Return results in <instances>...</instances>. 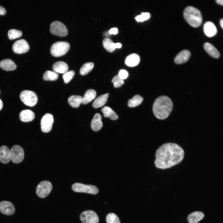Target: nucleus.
Listing matches in <instances>:
<instances>
[{
  "instance_id": "obj_39",
  "label": "nucleus",
  "mask_w": 223,
  "mask_h": 223,
  "mask_svg": "<svg viewBox=\"0 0 223 223\" xmlns=\"http://www.w3.org/2000/svg\"><path fill=\"white\" fill-rule=\"evenodd\" d=\"M121 46V44L119 43H115L113 42L112 44V47L114 50H115L116 48H120Z\"/></svg>"
},
{
  "instance_id": "obj_38",
  "label": "nucleus",
  "mask_w": 223,
  "mask_h": 223,
  "mask_svg": "<svg viewBox=\"0 0 223 223\" xmlns=\"http://www.w3.org/2000/svg\"><path fill=\"white\" fill-rule=\"evenodd\" d=\"M118 30L117 28H111L109 31V33L111 34H116L118 33Z\"/></svg>"
},
{
  "instance_id": "obj_40",
  "label": "nucleus",
  "mask_w": 223,
  "mask_h": 223,
  "mask_svg": "<svg viewBox=\"0 0 223 223\" xmlns=\"http://www.w3.org/2000/svg\"><path fill=\"white\" fill-rule=\"evenodd\" d=\"M6 12L5 8L0 5V15H4Z\"/></svg>"
},
{
  "instance_id": "obj_24",
  "label": "nucleus",
  "mask_w": 223,
  "mask_h": 223,
  "mask_svg": "<svg viewBox=\"0 0 223 223\" xmlns=\"http://www.w3.org/2000/svg\"><path fill=\"white\" fill-rule=\"evenodd\" d=\"M101 111L105 117H108L112 120H115L118 118L116 113L109 107H104L102 109Z\"/></svg>"
},
{
  "instance_id": "obj_26",
  "label": "nucleus",
  "mask_w": 223,
  "mask_h": 223,
  "mask_svg": "<svg viewBox=\"0 0 223 223\" xmlns=\"http://www.w3.org/2000/svg\"><path fill=\"white\" fill-rule=\"evenodd\" d=\"M109 94L106 93L98 97L93 103V107L94 108H98L103 106L107 101Z\"/></svg>"
},
{
  "instance_id": "obj_18",
  "label": "nucleus",
  "mask_w": 223,
  "mask_h": 223,
  "mask_svg": "<svg viewBox=\"0 0 223 223\" xmlns=\"http://www.w3.org/2000/svg\"><path fill=\"white\" fill-rule=\"evenodd\" d=\"M35 118L34 112L30 110H22L19 114V118L21 121L24 122H28L32 121Z\"/></svg>"
},
{
  "instance_id": "obj_3",
  "label": "nucleus",
  "mask_w": 223,
  "mask_h": 223,
  "mask_svg": "<svg viewBox=\"0 0 223 223\" xmlns=\"http://www.w3.org/2000/svg\"><path fill=\"white\" fill-rule=\"evenodd\" d=\"M183 16L186 22L193 27H198L202 23V17L201 12L194 7H186L184 11Z\"/></svg>"
},
{
  "instance_id": "obj_41",
  "label": "nucleus",
  "mask_w": 223,
  "mask_h": 223,
  "mask_svg": "<svg viewBox=\"0 0 223 223\" xmlns=\"http://www.w3.org/2000/svg\"><path fill=\"white\" fill-rule=\"evenodd\" d=\"M215 1L218 4L221 6L223 5V1L222 0H216Z\"/></svg>"
},
{
  "instance_id": "obj_33",
  "label": "nucleus",
  "mask_w": 223,
  "mask_h": 223,
  "mask_svg": "<svg viewBox=\"0 0 223 223\" xmlns=\"http://www.w3.org/2000/svg\"><path fill=\"white\" fill-rule=\"evenodd\" d=\"M113 43L111 39L109 38H106L103 40V45L108 51L112 52L115 50L112 47Z\"/></svg>"
},
{
  "instance_id": "obj_11",
  "label": "nucleus",
  "mask_w": 223,
  "mask_h": 223,
  "mask_svg": "<svg viewBox=\"0 0 223 223\" xmlns=\"http://www.w3.org/2000/svg\"><path fill=\"white\" fill-rule=\"evenodd\" d=\"M54 122L53 116L50 113L46 114L41 121L42 131L44 133H48L51 129Z\"/></svg>"
},
{
  "instance_id": "obj_17",
  "label": "nucleus",
  "mask_w": 223,
  "mask_h": 223,
  "mask_svg": "<svg viewBox=\"0 0 223 223\" xmlns=\"http://www.w3.org/2000/svg\"><path fill=\"white\" fill-rule=\"evenodd\" d=\"M102 116L99 113H96L92 120L91 127L93 130L97 131L102 127L103 123L101 121Z\"/></svg>"
},
{
  "instance_id": "obj_43",
  "label": "nucleus",
  "mask_w": 223,
  "mask_h": 223,
  "mask_svg": "<svg viewBox=\"0 0 223 223\" xmlns=\"http://www.w3.org/2000/svg\"><path fill=\"white\" fill-rule=\"evenodd\" d=\"M3 107V103L2 100L0 99V111L2 109Z\"/></svg>"
},
{
  "instance_id": "obj_37",
  "label": "nucleus",
  "mask_w": 223,
  "mask_h": 223,
  "mask_svg": "<svg viewBox=\"0 0 223 223\" xmlns=\"http://www.w3.org/2000/svg\"><path fill=\"white\" fill-rule=\"evenodd\" d=\"M118 75L120 79L124 80L128 77L129 74L126 70L124 69H121L119 71Z\"/></svg>"
},
{
  "instance_id": "obj_5",
  "label": "nucleus",
  "mask_w": 223,
  "mask_h": 223,
  "mask_svg": "<svg viewBox=\"0 0 223 223\" xmlns=\"http://www.w3.org/2000/svg\"><path fill=\"white\" fill-rule=\"evenodd\" d=\"M20 98L21 101L26 105L33 107L37 101V97L36 94L33 91L25 90L21 92Z\"/></svg>"
},
{
  "instance_id": "obj_35",
  "label": "nucleus",
  "mask_w": 223,
  "mask_h": 223,
  "mask_svg": "<svg viewBox=\"0 0 223 223\" xmlns=\"http://www.w3.org/2000/svg\"><path fill=\"white\" fill-rule=\"evenodd\" d=\"M112 82L113 83L114 86L115 88H118L124 84V80L120 79L118 75L114 76L112 78Z\"/></svg>"
},
{
  "instance_id": "obj_25",
  "label": "nucleus",
  "mask_w": 223,
  "mask_h": 223,
  "mask_svg": "<svg viewBox=\"0 0 223 223\" xmlns=\"http://www.w3.org/2000/svg\"><path fill=\"white\" fill-rule=\"evenodd\" d=\"M96 92L94 90H88L82 97V103L83 104H87L93 100L96 97Z\"/></svg>"
},
{
  "instance_id": "obj_42",
  "label": "nucleus",
  "mask_w": 223,
  "mask_h": 223,
  "mask_svg": "<svg viewBox=\"0 0 223 223\" xmlns=\"http://www.w3.org/2000/svg\"><path fill=\"white\" fill-rule=\"evenodd\" d=\"M220 25L222 28L223 29V19L222 18L221 20H220Z\"/></svg>"
},
{
  "instance_id": "obj_32",
  "label": "nucleus",
  "mask_w": 223,
  "mask_h": 223,
  "mask_svg": "<svg viewBox=\"0 0 223 223\" xmlns=\"http://www.w3.org/2000/svg\"><path fill=\"white\" fill-rule=\"evenodd\" d=\"M106 221L107 223H120L118 216L113 213H109L107 215Z\"/></svg>"
},
{
  "instance_id": "obj_28",
  "label": "nucleus",
  "mask_w": 223,
  "mask_h": 223,
  "mask_svg": "<svg viewBox=\"0 0 223 223\" xmlns=\"http://www.w3.org/2000/svg\"><path fill=\"white\" fill-rule=\"evenodd\" d=\"M143 100V98L139 95L134 96L128 101V106L130 107H137L140 105Z\"/></svg>"
},
{
  "instance_id": "obj_27",
  "label": "nucleus",
  "mask_w": 223,
  "mask_h": 223,
  "mask_svg": "<svg viewBox=\"0 0 223 223\" xmlns=\"http://www.w3.org/2000/svg\"><path fill=\"white\" fill-rule=\"evenodd\" d=\"M82 102V97L79 95H72L68 99L69 105L74 108L79 107Z\"/></svg>"
},
{
  "instance_id": "obj_14",
  "label": "nucleus",
  "mask_w": 223,
  "mask_h": 223,
  "mask_svg": "<svg viewBox=\"0 0 223 223\" xmlns=\"http://www.w3.org/2000/svg\"><path fill=\"white\" fill-rule=\"evenodd\" d=\"M203 31L205 34L209 37L214 36L217 32L216 26L210 21H208L205 23L203 26Z\"/></svg>"
},
{
  "instance_id": "obj_12",
  "label": "nucleus",
  "mask_w": 223,
  "mask_h": 223,
  "mask_svg": "<svg viewBox=\"0 0 223 223\" xmlns=\"http://www.w3.org/2000/svg\"><path fill=\"white\" fill-rule=\"evenodd\" d=\"M29 48L28 43L24 39H20L16 41L13 43L12 47L13 51L18 54H21L27 52Z\"/></svg>"
},
{
  "instance_id": "obj_9",
  "label": "nucleus",
  "mask_w": 223,
  "mask_h": 223,
  "mask_svg": "<svg viewBox=\"0 0 223 223\" xmlns=\"http://www.w3.org/2000/svg\"><path fill=\"white\" fill-rule=\"evenodd\" d=\"M10 151L11 160L13 162L18 164L22 161L24 157V152L21 146L14 145Z\"/></svg>"
},
{
  "instance_id": "obj_4",
  "label": "nucleus",
  "mask_w": 223,
  "mask_h": 223,
  "mask_svg": "<svg viewBox=\"0 0 223 223\" xmlns=\"http://www.w3.org/2000/svg\"><path fill=\"white\" fill-rule=\"evenodd\" d=\"M70 48V44L65 41H58L51 46L50 51L51 54L55 57H59L65 54Z\"/></svg>"
},
{
  "instance_id": "obj_15",
  "label": "nucleus",
  "mask_w": 223,
  "mask_h": 223,
  "mask_svg": "<svg viewBox=\"0 0 223 223\" xmlns=\"http://www.w3.org/2000/svg\"><path fill=\"white\" fill-rule=\"evenodd\" d=\"M190 56V53L188 50H185L179 53L174 59L175 62L177 64H182L186 62Z\"/></svg>"
},
{
  "instance_id": "obj_8",
  "label": "nucleus",
  "mask_w": 223,
  "mask_h": 223,
  "mask_svg": "<svg viewBox=\"0 0 223 223\" xmlns=\"http://www.w3.org/2000/svg\"><path fill=\"white\" fill-rule=\"evenodd\" d=\"M52 186L50 182L47 181L41 182L37 186L36 193L40 198L46 197L52 190Z\"/></svg>"
},
{
  "instance_id": "obj_21",
  "label": "nucleus",
  "mask_w": 223,
  "mask_h": 223,
  "mask_svg": "<svg viewBox=\"0 0 223 223\" xmlns=\"http://www.w3.org/2000/svg\"><path fill=\"white\" fill-rule=\"evenodd\" d=\"M140 57L136 54H132L128 56L126 58L125 63L128 66L133 67L136 66L139 63Z\"/></svg>"
},
{
  "instance_id": "obj_10",
  "label": "nucleus",
  "mask_w": 223,
  "mask_h": 223,
  "mask_svg": "<svg viewBox=\"0 0 223 223\" xmlns=\"http://www.w3.org/2000/svg\"><path fill=\"white\" fill-rule=\"evenodd\" d=\"M80 218L83 223H98L99 218L94 211L88 210L84 211L80 214Z\"/></svg>"
},
{
  "instance_id": "obj_44",
  "label": "nucleus",
  "mask_w": 223,
  "mask_h": 223,
  "mask_svg": "<svg viewBox=\"0 0 223 223\" xmlns=\"http://www.w3.org/2000/svg\"></svg>"
},
{
  "instance_id": "obj_29",
  "label": "nucleus",
  "mask_w": 223,
  "mask_h": 223,
  "mask_svg": "<svg viewBox=\"0 0 223 223\" xmlns=\"http://www.w3.org/2000/svg\"><path fill=\"white\" fill-rule=\"evenodd\" d=\"M59 76L58 74L54 71L48 70L43 75V79L46 81H54L57 80Z\"/></svg>"
},
{
  "instance_id": "obj_16",
  "label": "nucleus",
  "mask_w": 223,
  "mask_h": 223,
  "mask_svg": "<svg viewBox=\"0 0 223 223\" xmlns=\"http://www.w3.org/2000/svg\"><path fill=\"white\" fill-rule=\"evenodd\" d=\"M10 160L9 149L6 146H2L0 147V162L3 164H7Z\"/></svg>"
},
{
  "instance_id": "obj_30",
  "label": "nucleus",
  "mask_w": 223,
  "mask_h": 223,
  "mask_svg": "<svg viewBox=\"0 0 223 223\" xmlns=\"http://www.w3.org/2000/svg\"><path fill=\"white\" fill-rule=\"evenodd\" d=\"M94 67V63L92 62H89L84 64L81 67L80 71L81 75H85L91 71Z\"/></svg>"
},
{
  "instance_id": "obj_13",
  "label": "nucleus",
  "mask_w": 223,
  "mask_h": 223,
  "mask_svg": "<svg viewBox=\"0 0 223 223\" xmlns=\"http://www.w3.org/2000/svg\"><path fill=\"white\" fill-rule=\"evenodd\" d=\"M13 204L11 202L7 201L0 202V212L7 215L13 214L15 211Z\"/></svg>"
},
{
  "instance_id": "obj_23",
  "label": "nucleus",
  "mask_w": 223,
  "mask_h": 223,
  "mask_svg": "<svg viewBox=\"0 0 223 223\" xmlns=\"http://www.w3.org/2000/svg\"><path fill=\"white\" fill-rule=\"evenodd\" d=\"M204 48L207 52L212 57L215 58H218L220 54L218 50L211 44L206 42L203 46Z\"/></svg>"
},
{
  "instance_id": "obj_34",
  "label": "nucleus",
  "mask_w": 223,
  "mask_h": 223,
  "mask_svg": "<svg viewBox=\"0 0 223 223\" xmlns=\"http://www.w3.org/2000/svg\"><path fill=\"white\" fill-rule=\"evenodd\" d=\"M75 74V71L72 70L68 71L63 74V78L64 82L66 84L68 83L72 79Z\"/></svg>"
},
{
  "instance_id": "obj_2",
  "label": "nucleus",
  "mask_w": 223,
  "mask_h": 223,
  "mask_svg": "<svg viewBox=\"0 0 223 223\" xmlns=\"http://www.w3.org/2000/svg\"><path fill=\"white\" fill-rule=\"evenodd\" d=\"M173 108V103L171 99L167 96H162L155 100L153 106V111L157 118L164 120L168 116Z\"/></svg>"
},
{
  "instance_id": "obj_19",
  "label": "nucleus",
  "mask_w": 223,
  "mask_h": 223,
  "mask_svg": "<svg viewBox=\"0 0 223 223\" xmlns=\"http://www.w3.org/2000/svg\"><path fill=\"white\" fill-rule=\"evenodd\" d=\"M52 68L55 72L64 74L68 71V66L66 63L64 62L58 61L54 63Z\"/></svg>"
},
{
  "instance_id": "obj_20",
  "label": "nucleus",
  "mask_w": 223,
  "mask_h": 223,
  "mask_svg": "<svg viewBox=\"0 0 223 223\" xmlns=\"http://www.w3.org/2000/svg\"><path fill=\"white\" fill-rule=\"evenodd\" d=\"M0 67L7 71L15 70L16 65L15 62L10 59H4L0 62Z\"/></svg>"
},
{
  "instance_id": "obj_36",
  "label": "nucleus",
  "mask_w": 223,
  "mask_h": 223,
  "mask_svg": "<svg viewBox=\"0 0 223 223\" xmlns=\"http://www.w3.org/2000/svg\"><path fill=\"white\" fill-rule=\"evenodd\" d=\"M150 17V14L148 12L142 13L141 15L135 17L136 20L138 22H143L148 19Z\"/></svg>"
},
{
  "instance_id": "obj_1",
  "label": "nucleus",
  "mask_w": 223,
  "mask_h": 223,
  "mask_svg": "<svg viewBox=\"0 0 223 223\" xmlns=\"http://www.w3.org/2000/svg\"><path fill=\"white\" fill-rule=\"evenodd\" d=\"M184 155L183 150L178 144L171 142L165 143L156 150L155 164L159 168H168L180 163L183 160Z\"/></svg>"
},
{
  "instance_id": "obj_31",
  "label": "nucleus",
  "mask_w": 223,
  "mask_h": 223,
  "mask_svg": "<svg viewBox=\"0 0 223 223\" xmlns=\"http://www.w3.org/2000/svg\"><path fill=\"white\" fill-rule=\"evenodd\" d=\"M22 34L21 31L15 29H10L8 32V38L10 39H13L20 37Z\"/></svg>"
},
{
  "instance_id": "obj_22",
  "label": "nucleus",
  "mask_w": 223,
  "mask_h": 223,
  "mask_svg": "<svg viewBox=\"0 0 223 223\" xmlns=\"http://www.w3.org/2000/svg\"><path fill=\"white\" fill-rule=\"evenodd\" d=\"M204 217L203 212L196 211L189 214L187 217V220L189 223H198Z\"/></svg>"
},
{
  "instance_id": "obj_6",
  "label": "nucleus",
  "mask_w": 223,
  "mask_h": 223,
  "mask_svg": "<svg viewBox=\"0 0 223 223\" xmlns=\"http://www.w3.org/2000/svg\"><path fill=\"white\" fill-rule=\"evenodd\" d=\"M72 190L75 192H84L94 195L97 194L98 189L94 186L85 185L79 183H76L72 186Z\"/></svg>"
},
{
  "instance_id": "obj_7",
  "label": "nucleus",
  "mask_w": 223,
  "mask_h": 223,
  "mask_svg": "<svg viewBox=\"0 0 223 223\" xmlns=\"http://www.w3.org/2000/svg\"><path fill=\"white\" fill-rule=\"evenodd\" d=\"M50 30L52 34L60 37L65 36L68 33V30L65 25L58 21L52 22L50 26Z\"/></svg>"
}]
</instances>
